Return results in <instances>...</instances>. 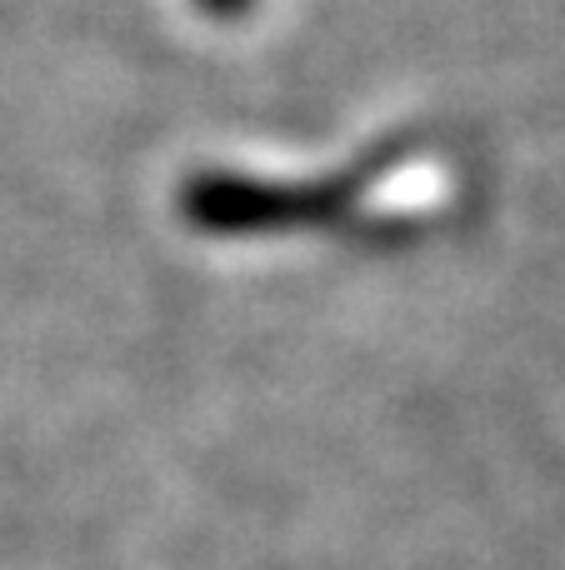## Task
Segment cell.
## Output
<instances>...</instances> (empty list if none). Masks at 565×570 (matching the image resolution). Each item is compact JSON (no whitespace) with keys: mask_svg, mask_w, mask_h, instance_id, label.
<instances>
[{"mask_svg":"<svg viewBox=\"0 0 565 570\" xmlns=\"http://www.w3.org/2000/svg\"><path fill=\"white\" fill-rule=\"evenodd\" d=\"M390 170V150L340 180H250V176H196L186 186V216L200 230L250 236V230H300L340 220L356 206L360 186Z\"/></svg>","mask_w":565,"mask_h":570,"instance_id":"cell-1","label":"cell"},{"mask_svg":"<svg viewBox=\"0 0 565 570\" xmlns=\"http://www.w3.org/2000/svg\"><path fill=\"white\" fill-rule=\"evenodd\" d=\"M250 6H256V0H200V10L216 20H236V16H246Z\"/></svg>","mask_w":565,"mask_h":570,"instance_id":"cell-2","label":"cell"}]
</instances>
